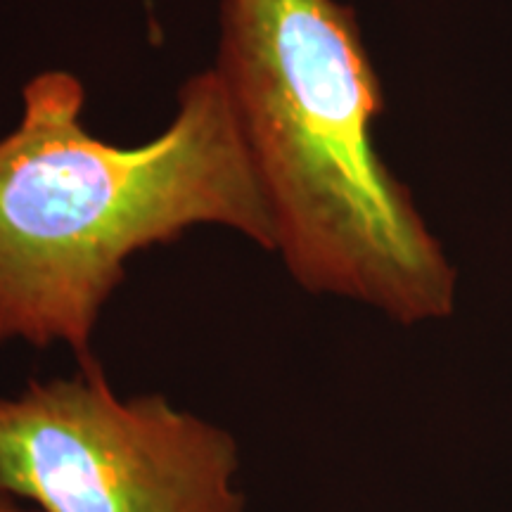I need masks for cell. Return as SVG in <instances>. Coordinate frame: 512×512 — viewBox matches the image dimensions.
<instances>
[{
    "instance_id": "obj_2",
    "label": "cell",
    "mask_w": 512,
    "mask_h": 512,
    "mask_svg": "<svg viewBox=\"0 0 512 512\" xmlns=\"http://www.w3.org/2000/svg\"><path fill=\"white\" fill-rule=\"evenodd\" d=\"M79 76L24 83L22 117L0 138V344H64L93 361L102 309L133 256L221 226L273 252L264 192L214 67L185 79L174 119L140 145L83 124Z\"/></svg>"
},
{
    "instance_id": "obj_3",
    "label": "cell",
    "mask_w": 512,
    "mask_h": 512,
    "mask_svg": "<svg viewBox=\"0 0 512 512\" xmlns=\"http://www.w3.org/2000/svg\"><path fill=\"white\" fill-rule=\"evenodd\" d=\"M238 441L100 363L0 396V489L38 512H245Z\"/></svg>"
},
{
    "instance_id": "obj_1",
    "label": "cell",
    "mask_w": 512,
    "mask_h": 512,
    "mask_svg": "<svg viewBox=\"0 0 512 512\" xmlns=\"http://www.w3.org/2000/svg\"><path fill=\"white\" fill-rule=\"evenodd\" d=\"M214 69L294 283L403 328L451 318L458 268L377 150L384 91L354 8L219 0Z\"/></svg>"
},
{
    "instance_id": "obj_4",
    "label": "cell",
    "mask_w": 512,
    "mask_h": 512,
    "mask_svg": "<svg viewBox=\"0 0 512 512\" xmlns=\"http://www.w3.org/2000/svg\"><path fill=\"white\" fill-rule=\"evenodd\" d=\"M0 512H38V510L31 508L29 503L19 501V498L8 494V491L0 489Z\"/></svg>"
}]
</instances>
